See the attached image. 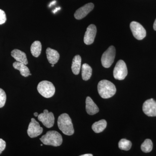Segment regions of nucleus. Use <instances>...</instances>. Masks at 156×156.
Wrapping results in <instances>:
<instances>
[{
  "instance_id": "nucleus-6",
  "label": "nucleus",
  "mask_w": 156,
  "mask_h": 156,
  "mask_svg": "<svg viewBox=\"0 0 156 156\" xmlns=\"http://www.w3.org/2000/svg\"><path fill=\"white\" fill-rule=\"evenodd\" d=\"M128 75V69L125 62L119 60L117 62L113 71L115 79L122 80L126 78Z\"/></svg>"
},
{
  "instance_id": "nucleus-15",
  "label": "nucleus",
  "mask_w": 156,
  "mask_h": 156,
  "mask_svg": "<svg viewBox=\"0 0 156 156\" xmlns=\"http://www.w3.org/2000/svg\"><path fill=\"white\" fill-rule=\"evenodd\" d=\"M47 58L51 64H55L58 62L59 58V54L56 50L50 48L46 50Z\"/></svg>"
},
{
  "instance_id": "nucleus-21",
  "label": "nucleus",
  "mask_w": 156,
  "mask_h": 156,
  "mask_svg": "<svg viewBox=\"0 0 156 156\" xmlns=\"http://www.w3.org/2000/svg\"><path fill=\"white\" fill-rule=\"evenodd\" d=\"M153 143L151 140L147 139L141 145V149L144 153L150 152L153 149Z\"/></svg>"
},
{
  "instance_id": "nucleus-5",
  "label": "nucleus",
  "mask_w": 156,
  "mask_h": 156,
  "mask_svg": "<svg viewBox=\"0 0 156 156\" xmlns=\"http://www.w3.org/2000/svg\"><path fill=\"white\" fill-rule=\"evenodd\" d=\"M115 53V48L113 46L109 47L103 53L101 58V64L103 67L108 68L111 66L114 61Z\"/></svg>"
},
{
  "instance_id": "nucleus-10",
  "label": "nucleus",
  "mask_w": 156,
  "mask_h": 156,
  "mask_svg": "<svg viewBox=\"0 0 156 156\" xmlns=\"http://www.w3.org/2000/svg\"><path fill=\"white\" fill-rule=\"evenodd\" d=\"M143 111L148 116H156V101L153 98L146 101L143 105Z\"/></svg>"
},
{
  "instance_id": "nucleus-4",
  "label": "nucleus",
  "mask_w": 156,
  "mask_h": 156,
  "mask_svg": "<svg viewBox=\"0 0 156 156\" xmlns=\"http://www.w3.org/2000/svg\"><path fill=\"white\" fill-rule=\"evenodd\" d=\"M37 89L39 93L46 98L53 97L55 94V87L50 81L45 80L40 82L38 85Z\"/></svg>"
},
{
  "instance_id": "nucleus-20",
  "label": "nucleus",
  "mask_w": 156,
  "mask_h": 156,
  "mask_svg": "<svg viewBox=\"0 0 156 156\" xmlns=\"http://www.w3.org/2000/svg\"><path fill=\"white\" fill-rule=\"evenodd\" d=\"M42 50V45L39 41H35L32 44L30 51L33 56L38 57L41 54Z\"/></svg>"
},
{
  "instance_id": "nucleus-13",
  "label": "nucleus",
  "mask_w": 156,
  "mask_h": 156,
  "mask_svg": "<svg viewBox=\"0 0 156 156\" xmlns=\"http://www.w3.org/2000/svg\"><path fill=\"white\" fill-rule=\"evenodd\" d=\"M11 55L18 62L23 63L26 65L28 64L27 58L26 54L22 51L18 49H14L12 50L11 52Z\"/></svg>"
},
{
  "instance_id": "nucleus-32",
  "label": "nucleus",
  "mask_w": 156,
  "mask_h": 156,
  "mask_svg": "<svg viewBox=\"0 0 156 156\" xmlns=\"http://www.w3.org/2000/svg\"><path fill=\"white\" fill-rule=\"evenodd\" d=\"M41 146H43V144H41Z\"/></svg>"
},
{
  "instance_id": "nucleus-29",
  "label": "nucleus",
  "mask_w": 156,
  "mask_h": 156,
  "mask_svg": "<svg viewBox=\"0 0 156 156\" xmlns=\"http://www.w3.org/2000/svg\"><path fill=\"white\" fill-rule=\"evenodd\" d=\"M34 115L35 117H37L38 116V113L35 112L34 113Z\"/></svg>"
},
{
  "instance_id": "nucleus-30",
  "label": "nucleus",
  "mask_w": 156,
  "mask_h": 156,
  "mask_svg": "<svg viewBox=\"0 0 156 156\" xmlns=\"http://www.w3.org/2000/svg\"><path fill=\"white\" fill-rule=\"evenodd\" d=\"M55 3H56V1H53V2H52V3H51V4H50V5L49 6H50L51 5H54V4H55Z\"/></svg>"
},
{
  "instance_id": "nucleus-26",
  "label": "nucleus",
  "mask_w": 156,
  "mask_h": 156,
  "mask_svg": "<svg viewBox=\"0 0 156 156\" xmlns=\"http://www.w3.org/2000/svg\"><path fill=\"white\" fill-rule=\"evenodd\" d=\"M153 27L154 30H156V19L155 20L154 23Z\"/></svg>"
},
{
  "instance_id": "nucleus-16",
  "label": "nucleus",
  "mask_w": 156,
  "mask_h": 156,
  "mask_svg": "<svg viewBox=\"0 0 156 156\" xmlns=\"http://www.w3.org/2000/svg\"><path fill=\"white\" fill-rule=\"evenodd\" d=\"M13 66L15 69L18 70L20 72V74L25 77L31 75L28 68L23 63L16 61L13 63Z\"/></svg>"
},
{
  "instance_id": "nucleus-24",
  "label": "nucleus",
  "mask_w": 156,
  "mask_h": 156,
  "mask_svg": "<svg viewBox=\"0 0 156 156\" xmlns=\"http://www.w3.org/2000/svg\"><path fill=\"white\" fill-rule=\"evenodd\" d=\"M7 20V17L5 11L0 9V25L4 24Z\"/></svg>"
},
{
  "instance_id": "nucleus-25",
  "label": "nucleus",
  "mask_w": 156,
  "mask_h": 156,
  "mask_svg": "<svg viewBox=\"0 0 156 156\" xmlns=\"http://www.w3.org/2000/svg\"><path fill=\"white\" fill-rule=\"evenodd\" d=\"M6 147V142L3 139H0V154Z\"/></svg>"
},
{
  "instance_id": "nucleus-23",
  "label": "nucleus",
  "mask_w": 156,
  "mask_h": 156,
  "mask_svg": "<svg viewBox=\"0 0 156 156\" xmlns=\"http://www.w3.org/2000/svg\"><path fill=\"white\" fill-rule=\"evenodd\" d=\"M6 101L5 92L2 89L0 88V108H2L5 105Z\"/></svg>"
},
{
  "instance_id": "nucleus-18",
  "label": "nucleus",
  "mask_w": 156,
  "mask_h": 156,
  "mask_svg": "<svg viewBox=\"0 0 156 156\" xmlns=\"http://www.w3.org/2000/svg\"><path fill=\"white\" fill-rule=\"evenodd\" d=\"M92 70L90 66L87 63H84L82 67V79L84 81H87L91 78Z\"/></svg>"
},
{
  "instance_id": "nucleus-31",
  "label": "nucleus",
  "mask_w": 156,
  "mask_h": 156,
  "mask_svg": "<svg viewBox=\"0 0 156 156\" xmlns=\"http://www.w3.org/2000/svg\"><path fill=\"white\" fill-rule=\"evenodd\" d=\"M54 66V64H52L51 65V66H52V67H53V66Z\"/></svg>"
},
{
  "instance_id": "nucleus-19",
  "label": "nucleus",
  "mask_w": 156,
  "mask_h": 156,
  "mask_svg": "<svg viewBox=\"0 0 156 156\" xmlns=\"http://www.w3.org/2000/svg\"><path fill=\"white\" fill-rule=\"evenodd\" d=\"M107 126V122L105 120H101L95 122L92 125V129L96 133L102 132L105 129Z\"/></svg>"
},
{
  "instance_id": "nucleus-27",
  "label": "nucleus",
  "mask_w": 156,
  "mask_h": 156,
  "mask_svg": "<svg viewBox=\"0 0 156 156\" xmlns=\"http://www.w3.org/2000/svg\"><path fill=\"white\" fill-rule=\"evenodd\" d=\"M93 155L92 154H85L82 155L80 156H92Z\"/></svg>"
},
{
  "instance_id": "nucleus-9",
  "label": "nucleus",
  "mask_w": 156,
  "mask_h": 156,
  "mask_svg": "<svg viewBox=\"0 0 156 156\" xmlns=\"http://www.w3.org/2000/svg\"><path fill=\"white\" fill-rule=\"evenodd\" d=\"M43 128L40 124L34 118H32L31 121L29 125L27 132L28 136L31 138L37 137L42 134Z\"/></svg>"
},
{
  "instance_id": "nucleus-3",
  "label": "nucleus",
  "mask_w": 156,
  "mask_h": 156,
  "mask_svg": "<svg viewBox=\"0 0 156 156\" xmlns=\"http://www.w3.org/2000/svg\"><path fill=\"white\" fill-rule=\"evenodd\" d=\"M41 142L45 145L58 147L62 143V138L61 134L57 131H50L47 132L40 138Z\"/></svg>"
},
{
  "instance_id": "nucleus-11",
  "label": "nucleus",
  "mask_w": 156,
  "mask_h": 156,
  "mask_svg": "<svg viewBox=\"0 0 156 156\" xmlns=\"http://www.w3.org/2000/svg\"><path fill=\"white\" fill-rule=\"evenodd\" d=\"M97 33V29L94 24H91L87 27L84 37V42L87 45H90L94 41Z\"/></svg>"
},
{
  "instance_id": "nucleus-22",
  "label": "nucleus",
  "mask_w": 156,
  "mask_h": 156,
  "mask_svg": "<svg viewBox=\"0 0 156 156\" xmlns=\"http://www.w3.org/2000/svg\"><path fill=\"white\" fill-rule=\"evenodd\" d=\"M132 143L130 140L126 139H122L119 143V148L121 150L124 151H128L131 149Z\"/></svg>"
},
{
  "instance_id": "nucleus-1",
  "label": "nucleus",
  "mask_w": 156,
  "mask_h": 156,
  "mask_svg": "<svg viewBox=\"0 0 156 156\" xmlns=\"http://www.w3.org/2000/svg\"><path fill=\"white\" fill-rule=\"evenodd\" d=\"M98 90L101 97L105 99L112 97L116 92L114 84L107 80H102L98 83Z\"/></svg>"
},
{
  "instance_id": "nucleus-28",
  "label": "nucleus",
  "mask_w": 156,
  "mask_h": 156,
  "mask_svg": "<svg viewBox=\"0 0 156 156\" xmlns=\"http://www.w3.org/2000/svg\"><path fill=\"white\" fill-rule=\"evenodd\" d=\"M60 9V8H56V9H55V10H54V11H53V13H56V12H57V11H58V10H59V9Z\"/></svg>"
},
{
  "instance_id": "nucleus-8",
  "label": "nucleus",
  "mask_w": 156,
  "mask_h": 156,
  "mask_svg": "<svg viewBox=\"0 0 156 156\" xmlns=\"http://www.w3.org/2000/svg\"><path fill=\"white\" fill-rule=\"evenodd\" d=\"M130 28L134 37L138 40H142L146 35L144 27L139 23L132 21L130 23Z\"/></svg>"
},
{
  "instance_id": "nucleus-14",
  "label": "nucleus",
  "mask_w": 156,
  "mask_h": 156,
  "mask_svg": "<svg viewBox=\"0 0 156 156\" xmlns=\"http://www.w3.org/2000/svg\"><path fill=\"white\" fill-rule=\"evenodd\" d=\"M86 111L89 115L96 114L99 112L98 107L93 101L92 98L89 96L87 98L86 101Z\"/></svg>"
},
{
  "instance_id": "nucleus-17",
  "label": "nucleus",
  "mask_w": 156,
  "mask_h": 156,
  "mask_svg": "<svg viewBox=\"0 0 156 156\" xmlns=\"http://www.w3.org/2000/svg\"><path fill=\"white\" fill-rule=\"evenodd\" d=\"M81 56L80 55H76L73 59L72 64V70L74 74L78 75L80 72L81 66Z\"/></svg>"
},
{
  "instance_id": "nucleus-7",
  "label": "nucleus",
  "mask_w": 156,
  "mask_h": 156,
  "mask_svg": "<svg viewBox=\"0 0 156 156\" xmlns=\"http://www.w3.org/2000/svg\"><path fill=\"white\" fill-rule=\"evenodd\" d=\"M38 119L47 128L53 127L55 122L54 115L52 112H49L47 109H45L44 112L38 115Z\"/></svg>"
},
{
  "instance_id": "nucleus-12",
  "label": "nucleus",
  "mask_w": 156,
  "mask_h": 156,
  "mask_svg": "<svg viewBox=\"0 0 156 156\" xmlns=\"http://www.w3.org/2000/svg\"><path fill=\"white\" fill-rule=\"evenodd\" d=\"M94 8L93 3H89L81 7L76 11L74 14V17L76 19L81 20L87 16Z\"/></svg>"
},
{
  "instance_id": "nucleus-2",
  "label": "nucleus",
  "mask_w": 156,
  "mask_h": 156,
  "mask_svg": "<svg viewBox=\"0 0 156 156\" xmlns=\"http://www.w3.org/2000/svg\"><path fill=\"white\" fill-rule=\"evenodd\" d=\"M57 124L58 128L64 134L70 136L74 133L71 119L67 114L63 113L59 115Z\"/></svg>"
}]
</instances>
